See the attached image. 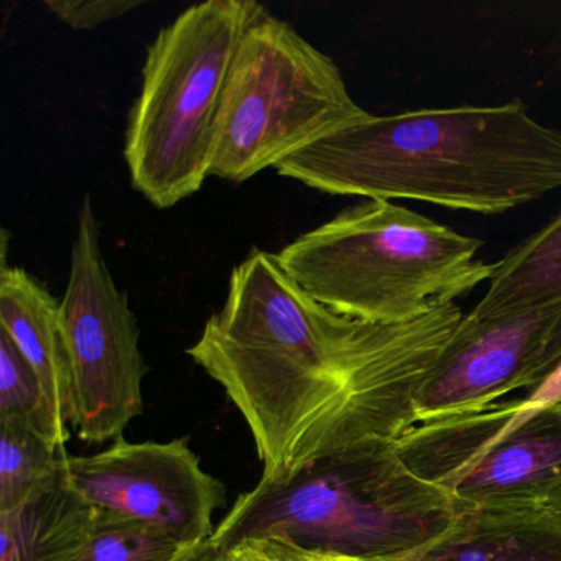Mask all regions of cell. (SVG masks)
<instances>
[{
	"instance_id": "obj_1",
	"label": "cell",
	"mask_w": 561,
	"mask_h": 561,
	"mask_svg": "<svg viewBox=\"0 0 561 561\" xmlns=\"http://www.w3.org/2000/svg\"><path fill=\"white\" fill-rule=\"evenodd\" d=\"M461 318L455 301L405 324L341 317L308 297L277 254L254 249L188 356L248 423L262 479L282 481L413 428L416 393Z\"/></svg>"
},
{
	"instance_id": "obj_2",
	"label": "cell",
	"mask_w": 561,
	"mask_h": 561,
	"mask_svg": "<svg viewBox=\"0 0 561 561\" xmlns=\"http://www.w3.org/2000/svg\"><path fill=\"white\" fill-rule=\"evenodd\" d=\"M275 172L328 195L502 215L561 188V130L520 100L369 114Z\"/></svg>"
},
{
	"instance_id": "obj_3",
	"label": "cell",
	"mask_w": 561,
	"mask_h": 561,
	"mask_svg": "<svg viewBox=\"0 0 561 561\" xmlns=\"http://www.w3.org/2000/svg\"><path fill=\"white\" fill-rule=\"evenodd\" d=\"M397 439H376L282 481L261 479L209 538L222 553L259 538L363 561H416L458 517L465 502L419 478Z\"/></svg>"
},
{
	"instance_id": "obj_4",
	"label": "cell",
	"mask_w": 561,
	"mask_h": 561,
	"mask_svg": "<svg viewBox=\"0 0 561 561\" xmlns=\"http://www.w3.org/2000/svg\"><path fill=\"white\" fill-rule=\"evenodd\" d=\"M482 241L405 206L364 199L277 254L288 277L341 317L405 324L488 284Z\"/></svg>"
},
{
	"instance_id": "obj_5",
	"label": "cell",
	"mask_w": 561,
	"mask_h": 561,
	"mask_svg": "<svg viewBox=\"0 0 561 561\" xmlns=\"http://www.w3.org/2000/svg\"><path fill=\"white\" fill-rule=\"evenodd\" d=\"M265 12L254 0H206L150 44L124 159L134 188L156 208L179 205L211 176L229 77L245 32Z\"/></svg>"
},
{
	"instance_id": "obj_6",
	"label": "cell",
	"mask_w": 561,
	"mask_h": 561,
	"mask_svg": "<svg viewBox=\"0 0 561 561\" xmlns=\"http://www.w3.org/2000/svg\"><path fill=\"white\" fill-rule=\"evenodd\" d=\"M367 116L333 58L265 12L229 77L211 175L248 182Z\"/></svg>"
},
{
	"instance_id": "obj_7",
	"label": "cell",
	"mask_w": 561,
	"mask_h": 561,
	"mask_svg": "<svg viewBox=\"0 0 561 561\" xmlns=\"http://www.w3.org/2000/svg\"><path fill=\"white\" fill-rule=\"evenodd\" d=\"M560 393L425 420L397 439V451L465 504L545 501L561 482Z\"/></svg>"
},
{
	"instance_id": "obj_8",
	"label": "cell",
	"mask_w": 561,
	"mask_h": 561,
	"mask_svg": "<svg viewBox=\"0 0 561 561\" xmlns=\"http://www.w3.org/2000/svg\"><path fill=\"white\" fill-rule=\"evenodd\" d=\"M100 238L94 205L87 196L78 213L58 318L73 377L71 425L88 443L123 435L142 412L147 374L136 317L114 282Z\"/></svg>"
},
{
	"instance_id": "obj_9",
	"label": "cell",
	"mask_w": 561,
	"mask_h": 561,
	"mask_svg": "<svg viewBox=\"0 0 561 561\" xmlns=\"http://www.w3.org/2000/svg\"><path fill=\"white\" fill-rule=\"evenodd\" d=\"M71 485L103 514L136 522L186 547L215 534L213 515L226 502V488L202 468L183 439L129 443L106 451L68 456Z\"/></svg>"
},
{
	"instance_id": "obj_10",
	"label": "cell",
	"mask_w": 561,
	"mask_h": 561,
	"mask_svg": "<svg viewBox=\"0 0 561 561\" xmlns=\"http://www.w3.org/2000/svg\"><path fill=\"white\" fill-rule=\"evenodd\" d=\"M561 320V298L495 317L462 314L416 393L419 423L497 403L518 389L538 392L548 340Z\"/></svg>"
},
{
	"instance_id": "obj_11",
	"label": "cell",
	"mask_w": 561,
	"mask_h": 561,
	"mask_svg": "<svg viewBox=\"0 0 561 561\" xmlns=\"http://www.w3.org/2000/svg\"><path fill=\"white\" fill-rule=\"evenodd\" d=\"M416 561H561V514L545 501L466 504Z\"/></svg>"
},
{
	"instance_id": "obj_12",
	"label": "cell",
	"mask_w": 561,
	"mask_h": 561,
	"mask_svg": "<svg viewBox=\"0 0 561 561\" xmlns=\"http://www.w3.org/2000/svg\"><path fill=\"white\" fill-rule=\"evenodd\" d=\"M60 301L27 271L2 264L0 330L18 347L44 387L58 419H73V377L61 334Z\"/></svg>"
},
{
	"instance_id": "obj_13",
	"label": "cell",
	"mask_w": 561,
	"mask_h": 561,
	"mask_svg": "<svg viewBox=\"0 0 561 561\" xmlns=\"http://www.w3.org/2000/svg\"><path fill=\"white\" fill-rule=\"evenodd\" d=\"M101 514L71 485L65 459L18 507L0 512V561L71 560L93 537Z\"/></svg>"
},
{
	"instance_id": "obj_14",
	"label": "cell",
	"mask_w": 561,
	"mask_h": 561,
	"mask_svg": "<svg viewBox=\"0 0 561 561\" xmlns=\"http://www.w3.org/2000/svg\"><path fill=\"white\" fill-rule=\"evenodd\" d=\"M561 298V208L494 264L471 313L495 317Z\"/></svg>"
},
{
	"instance_id": "obj_15",
	"label": "cell",
	"mask_w": 561,
	"mask_h": 561,
	"mask_svg": "<svg viewBox=\"0 0 561 561\" xmlns=\"http://www.w3.org/2000/svg\"><path fill=\"white\" fill-rule=\"evenodd\" d=\"M65 446L48 442L28 426L0 420V512L18 507L67 459Z\"/></svg>"
},
{
	"instance_id": "obj_16",
	"label": "cell",
	"mask_w": 561,
	"mask_h": 561,
	"mask_svg": "<svg viewBox=\"0 0 561 561\" xmlns=\"http://www.w3.org/2000/svg\"><path fill=\"white\" fill-rule=\"evenodd\" d=\"M0 420L28 426L57 446L68 442V425L51 409L41 380L19 353L11 337L0 330Z\"/></svg>"
},
{
	"instance_id": "obj_17",
	"label": "cell",
	"mask_w": 561,
	"mask_h": 561,
	"mask_svg": "<svg viewBox=\"0 0 561 561\" xmlns=\"http://www.w3.org/2000/svg\"><path fill=\"white\" fill-rule=\"evenodd\" d=\"M192 548L146 525L101 514L93 537L68 561H179Z\"/></svg>"
},
{
	"instance_id": "obj_18",
	"label": "cell",
	"mask_w": 561,
	"mask_h": 561,
	"mask_svg": "<svg viewBox=\"0 0 561 561\" xmlns=\"http://www.w3.org/2000/svg\"><path fill=\"white\" fill-rule=\"evenodd\" d=\"M140 0H45L51 15L71 31H93L140 8Z\"/></svg>"
},
{
	"instance_id": "obj_19",
	"label": "cell",
	"mask_w": 561,
	"mask_h": 561,
	"mask_svg": "<svg viewBox=\"0 0 561 561\" xmlns=\"http://www.w3.org/2000/svg\"><path fill=\"white\" fill-rule=\"evenodd\" d=\"M229 561H328L327 557L301 550L280 538H259L236 547Z\"/></svg>"
},
{
	"instance_id": "obj_20",
	"label": "cell",
	"mask_w": 561,
	"mask_h": 561,
	"mask_svg": "<svg viewBox=\"0 0 561 561\" xmlns=\"http://www.w3.org/2000/svg\"><path fill=\"white\" fill-rule=\"evenodd\" d=\"M561 370V320L548 340L541 360L540 373H538V390L543 389L554 376Z\"/></svg>"
},
{
	"instance_id": "obj_21",
	"label": "cell",
	"mask_w": 561,
	"mask_h": 561,
	"mask_svg": "<svg viewBox=\"0 0 561 561\" xmlns=\"http://www.w3.org/2000/svg\"><path fill=\"white\" fill-rule=\"evenodd\" d=\"M179 561H229V557L208 540L198 545V547L192 548Z\"/></svg>"
},
{
	"instance_id": "obj_22",
	"label": "cell",
	"mask_w": 561,
	"mask_h": 561,
	"mask_svg": "<svg viewBox=\"0 0 561 561\" xmlns=\"http://www.w3.org/2000/svg\"><path fill=\"white\" fill-rule=\"evenodd\" d=\"M550 507H553L554 511L560 512L561 514V482H558L550 492H548L547 499H545Z\"/></svg>"
},
{
	"instance_id": "obj_23",
	"label": "cell",
	"mask_w": 561,
	"mask_h": 561,
	"mask_svg": "<svg viewBox=\"0 0 561 561\" xmlns=\"http://www.w3.org/2000/svg\"><path fill=\"white\" fill-rule=\"evenodd\" d=\"M328 561H363V560H350V558H330L327 557Z\"/></svg>"
},
{
	"instance_id": "obj_24",
	"label": "cell",
	"mask_w": 561,
	"mask_h": 561,
	"mask_svg": "<svg viewBox=\"0 0 561 561\" xmlns=\"http://www.w3.org/2000/svg\"><path fill=\"white\" fill-rule=\"evenodd\" d=\"M557 402L560 403V407H561V393H560V396L557 397Z\"/></svg>"
}]
</instances>
